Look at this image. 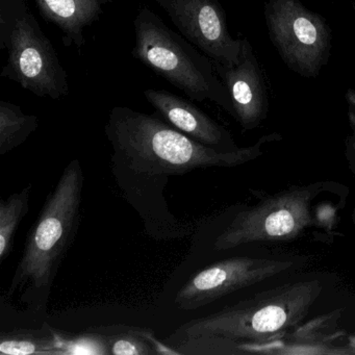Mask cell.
I'll list each match as a JSON object with an SVG mask.
<instances>
[{"mask_svg":"<svg viewBox=\"0 0 355 355\" xmlns=\"http://www.w3.org/2000/svg\"><path fill=\"white\" fill-rule=\"evenodd\" d=\"M53 334L55 355L110 354L107 336L101 331L69 336L53 328Z\"/></svg>","mask_w":355,"mask_h":355,"instance_id":"obj_17","label":"cell"},{"mask_svg":"<svg viewBox=\"0 0 355 355\" xmlns=\"http://www.w3.org/2000/svg\"><path fill=\"white\" fill-rule=\"evenodd\" d=\"M184 39L213 61L239 64L244 39L228 32L226 14L218 0H157Z\"/></svg>","mask_w":355,"mask_h":355,"instance_id":"obj_9","label":"cell"},{"mask_svg":"<svg viewBox=\"0 0 355 355\" xmlns=\"http://www.w3.org/2000/svg\"><path fill=\"white\" fill-rule=\"evenodd\" d=\"M38 117L10 101H0V157L24 144L38 128Z\"/></svg>","mask_w":355,"mask_h":355,"instance_id":"obj_14","label":"cell"},{"mask_svg":"<svg viewBox=\"0 0 355 355\" xmlns=\"http://www.w3.org/2000/svg\"><path fill=\"white\" fill-rule=\"evenodd\" d=\"M84 182L80 161L72 159L28 232L8 298L18 295L33 311L46 309L55 276L80 227Z\"/></svg>","mask_w":355,"mask_h":355,"instance_id":"obj_3","label":"cell"},{"mask_svg":"<svg viewBox=\"0 0 355 355\" xmlns=\"http://www.w3.org/2000/svg\"><path fill=\"white\" fill-rule=\"evenodd\" d=\"M144 96L165 121L197 142L220 150L239 148L225 128L191 101L169 91L155 89L145 90Z\"/></svg>","mask_w":355,"mask_h":355,"instance_id":"obj_11","label":"cell"},{"mask_svg":"<svg viewBox=\"0 0 355 355\" xmlns=\"http://www.w3.org/2000/svg\"><path fill=\"white\" fill-rule=\"evenodd\" d=\"M132 55L194 101H211L234 116L227 89L213 61L144 7L134 20Z\"/></svg>","mask_w":355,"mask_h":355,"instance_id":"obj_4","label":"cell"},{"mask_svg":"<svg viewBox=\"0 0 355 355\" xmlns=\"http://www.w3.org/2000/svg\"><path fill=\"white\" fill-rule=\"evenodd\" d=\"M342 309L327 315H320L313 321L297 326L282 340L268 345L261 353L272 354H353L350 348L340 349L334 346L344 332L336 328Z\"/></svg>","mask_w":355,"mask_h":355,"instance_id":"obj_12","label":"cell"},{"mask_svg":"<svg viewBox=\"0 0 355 355\" xmlns=\"http://www.w3.org/2000/svg\"><path fill=\"white\" fill-rule=\"evenodd\" d=\"M105 132L113 148L111 169L116 184L140 215L145 232L159 241L193 234V226L176 219L168 207L165 191L170 178L196 169L243 165L263 155L270 143L282 140L273 132L251 146L220 150L197 142L157 115L126 107H113Z\"/></svg>","mask_w":355,"mask_h":355,"instance_id":"obj_1","label":"cell"},{"mask_svg":"<svg viewBox=\"0 0 355 355\" xmlns=\"http://www.w3.org/2000/svg\"><path fill=\"white\" fill-rule=\"evenodd\" d=\"M352 219H353V224H354V227H355V209H353V211H352Z\"/></svg>","mask_w":355,"mask_h":355,"instance_id":"obj_22","label":"cell"},{"mask_svg":"<svg viewBox=\"0 0 355 355\" xmlns=\"http://www.w3.org/2000/svg\"><path fill=\"white\" fill-rule=\"evenodd\" d=\"M323 291L318 279L280 284L180 325L169 338L180 354H253L300 325Z\"/></svg>","mask_w":355,"mask_h":355,"instance_id":"obj_2","label":"cell"},{"mask_svg":"<svg viewBox=\"0 0 355 355\" xmlns=\"http://www.w3.org/2000/svg\"><path fill=\"white\" fill-rule=\"evenodd\" d=\"M347 105H348V119L350 132L346 138L345 155L349 169L355 180V90L349 89L346 93Z\"/></svg>","mask_w":355,"mask_h":355,"instance_id":"obj_20","label":"cell"},{"mask_svg":"<svg viewBox=\"0 0 355 355\" xmlns=\"http://www.w3.org/2000/svg\"><path fill=\"white\" fill-rule=\"evenodd\" d=\"M0 353L9 355H55L53 327L44 329H16L0 336Z\"/></svg>","mask_w":355,"mask_h":355,"instance_id":"obj_16","label":"cell"},{"mask_svg":"<svg viewBox=\"0 0 355 355\" xmlns=\"http://www.w3.org/2000/svg\"><path fill=\"white\" fill-rule=\"evenodd\" d=\"M28 13L26 0H0V49H7L12 30Z\"/></svg>","mask_w":355,"mask_h":355,"instance_id":"obj_19","label":"cell"},{"mask_svg":"<svg viewBox=\"0 0 355 355\" xmlns=\"http://www.w3.org/2000/svg\"><path fill=\"white\" fill-rule=\"evenodd\" d=\"M32 188L28 184L20 192L0 200V263L11 254L16 232L28 211Z\"/></svg>","mask_w":355,"mask_h":355,"instance_id":"obj_15","label":"cell"},{"mask_svg":"<svg viewBox=\"0 0 355 355\" xmlns=\"http://www.w3.org/2000/svg\"><path fill=\"white\" fill-rule=\"evenodd\" d=\"M6 49L9 55L3 78L39 97L58 101L68 96L67 72L32 13L16 22Z\"/></svg>","mask_w":355,"mask_h":355,"instance_id":"obj_7","label":"cell"},{"mask_svg":"<svg viewBox=\"0 0 355 355\" xmlns=\"http://www.w3.org/2000/svg\"><path fill=\"white\" fill-rule=\"evenodd\" d=\"M348 346H349V348L352 349L353 352L355 353V334H354V336H349Z\"/></svg>","mask_w":355,"mask_h":355,"instance_id":"obj_21","label":"cell"},{"mask_svg":"<svg viewBox=\"0 0 355 355\" xmlns=\"http://www.w3.org/2000/svg\"><path fill=\"white\" fill-rule=\"evenodd\" d=\"M294 261L236 257L217 261L193 275L178 291L176 309L193 311L226 295L265 282L290 270Z\"/></svg>","mask_w":355,"mask_h":355,"instance_id":"obj_8","label":"cell"},{"mask_svg":"<svg viewBox=\"0 0 355 355\" xmlns=\"http://www.w3.org/2000/svg\"><path fill=\"white\" fill-rule=\"evenodd\" d=\"M40 15L63 33L65 46L80 49L86 43L85 32L101 19L112 0H35Z\"/></svg>","mask_w":355,"mask_h":355,"instance_id":"obj_13","label":"cell"},{"mask_svg":"<svg viewBox=\"0 0 355 355\" xmlns=\"http://www.w3.org/2000/svg\"><path fill=\"white\" fill-rule=\"evenodd\" d=\"M268 32L282 61L303 78H315L329 60L331 32L300 0H267Z\"/></svg>","mask_w":355,"mask_h":355,"instance_id":"obj_6","label":"cell"},{"mask_svg":"<svg viewBox=\"0 0 355 355\" xmlns=\"http://www.w3.org/2000/svg\"><path fill=\"white\" fill-rule=\"evenodd\" d=\"M324 190L321 182L295 186L245 209L224 228L214 242L216 251L230 250L243 245L282 242L298 238L313 225L311 203Z\"/></svg>","mask_w":355,"mask_h":355,"instance_id":"obj_5","label":"cell"},{"mask_svg":"<svg viewBox=\"0 0 355 355\" xmlns=\"http://www.w3.org/2000/svg\"><path fill=\"white\" fill-rule=\"evenodd\" d=\"M107 328L110 330V334H105L109 343L110 354H157L153 345L148 340L150 330L130 326H114Z\"/></svg>","mask_w":355,"mask_h":355,"instance_id":"obj_18","label":"cell"},{"mask_svg":"<svg viewBox=\"0 0 355 355\" xmlns=\"http://www.w3.org/2000/svg\"><path fill=\"white\" fill-rule=\"evenodd\" d=\"M213 63L227 89L234 117L244 130L257 128L267 117L269 101L265 78L249 41L244 39L242 55L236 65L224 66L216 61Z\"/></svg>","mask_w":355,"mask_h":355,"instance_id":"obj_10","label":"cell"}]
</instances>
